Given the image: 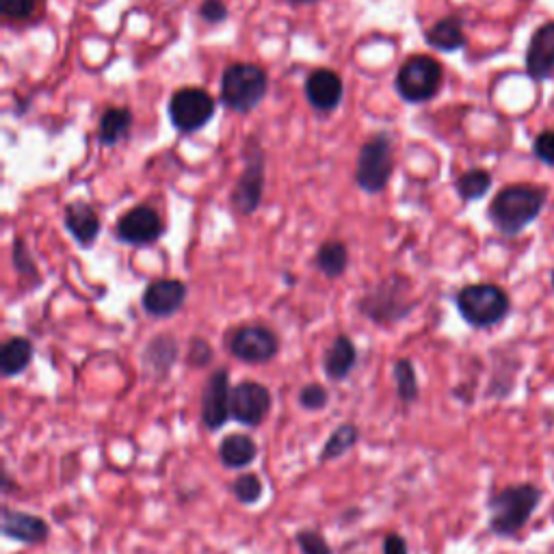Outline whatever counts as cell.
I'll return each mask as SVG.
<instances>
[{
  "label": "cell",
  "instance_id": "34",
  "mask_svg": "<svg viewBox=\"0 0 554 554\" xmlns=\"http://www.w3.org/2000/svg\"><path fill=\"white\" fill-rule=\"evenodd\" d=\"M210 360H213V349H210L208 342L202 338H193L189 347V364L195 368H202Z\"/></svg>",
  "mask_w": 554,
  "mask_h": 554
},
{
  "label": "cell",
  "instance_id": "1",
  "mask_svg": "<svg viewBox=\"0 0 554 554\" xmlns=\"http://www.w3.org/2000/svg\"><path fill=\"white\" fill-rule=\"evenodd\" d=\"M546 189L533 187V184H511L498 191L487 208L492 226L505 236H518L524 228H529L546 206Z\"/></svg>",
  "mask_w": 554,
  "mask_h": 554
},
{
  "label": "cell",
  "instance_id": "26",
  "mask_svg": "<svg viewBox=\"0 0 554 554\" xmlns=\"http://www.w3.org/2000/svg\"><path fill=\"white\" fill-rule=\"evenodd\" d=\"M176 355H178L176 340H171L169 336H158L150 342L148 349H145L143 360H145V366H150L156 373L165 375L171 368V364L176 362Z\"/></svg>",
  "mask_w": 554,
  "mask_h": 554
},
{
  "label": "cell",
  "instance_id": "17",
  "mask_svg": "<svg viewBox=\"0 0 554 554\" xmlns=\"http://www.w3.org/2000/svg\"><path fill=\"white\" fill-rule=\"evenodd\" d=\"M345 96V85L334 70H314L306 78V98L319 113H332Z\"/></svg>",
  "mask_w": 554,
  "mask_h": 554
},
{
  "label": "cell",
  "instance_id": "3",
  "mask_svg": "<svg viewBox=\"0 0 554 554\" xmlns=\"http://www.w3.org/2000/svg\"><path fill=\"white\" fill-rule=\"evenodd\" d=\"M457 310L470 327L487 329L507 319L511 299L496 284H470L457 293Z\"/></svg>",
  "mask_w": 554,
  "mask_h": 554
},
{
  "label": "cell",
  "instance_id": "39",
  "mask_svg": "<svg viewBox=\"0 0 554 554\" xmlns=\"http://www.w3.org/2000/svg\"><path fill=\"white\" fill-rule=\"evenodd\" d=\"M552 286H554V273H552Z\"/></svg>",
  "mask_w": 554,
  "mask_h": 554
},
{
  "label": "cell",
  "instance_id": "8",
  "mask_svg": "<svg viewBox=\"0 0 554 554\" xmlns=\"http://www.w3.org/2000/svg\"><path fill=\"white\" fill-rule=\"evenodd\" d=\"M215 115V100L200 87L178 89L169 100V120L180 133H195Z\"/></svg>",
  "mask_w": 554,
  "mask_h": 554
},
{
  "label": "cell",
  "instance_id": "27",
  "mask_svg": "<svg viewBox=\"0 0 554 554\" xmlns=\"http://www.w3.org/2000/svg\"><path fill=\"white\" fill-rule=\"evenodd\" d=\"M455 189L464 202L481 200L492 189V174L485 169H470L457 178Z\"/></svg>",
  "mask_w": 554,
  "mask_h": 554
},
{
  "label": "cell",
  "instance_id": "20",
  "mask_svg": "<svg viewBox=\"0 0 554 554\" xmlns=\"http://www.w3.org/2000/svg\"><path fill=\"white\" fill-rule=\"evenodd\" d=\"M355 364H358V349H355L353 340L349 336L340 334L325 351L323 368L327 379L345 381L353 373Z\"/></svg>",
  "mask_w": 554,
  "mask_h": 554
},
{
  "label": "cell",
  "instance_id": "2",
  "mask_svg": "<svg viewBox=\"0 0 554 554\" xmlns=\"http://www.w3.org/2000/svg\"><path fill=\"white\" fill-rule=\"evenodd\" d=\"M544 492L533 483H518L509 485L505 490L496 492L487 509H490V531L498 537H513L518 535L533 513L542 503Z\"/></svg>",
  "mask_w": 554,
  "mask_h": 554
},
{
  "label": "cell",
  "instance_id": "15",
  "mask_svg": "<svg viewBox=\"0 0 554 554\" xmlns=\"http://www.w3.org/2000/svg\"><path fill=\"white\" fill-rule=\"evenodd\" d=\"M187 284L180 280H156L143 293V310L154 319L174 316L187 301Z\"/></svg>",
  "mask_w": 554,
  "mask_h": 554
},
{
  "label": "cell",
  "instance_id": "21",
  "mask_svg": "<svg viewBox=\"0 0 554 554\" xmlns=\"http://www.w3.org/2000/svg\"><path fill=\"white\" fill-rule=\"evenodd\" d=\"M33 355H35V349L29 338L13 336L5 342L3 349H0V371H3L7 379L18 377L31 366Z\"/></svg>",
  "mask_w": 554,
  "mask_h": 554
},
{
  "label": "cell",
  "instance_id": "7",
  "mask_svg": "<svg viewBox=\"0 0 554 554\" xmlns=\"http://www.w3.org/2000/svg\"><path fill=\"white\" fill-rule=\"evenodd\" d=\"M407 280L403 275H390L375 286L362 301L360 310L373 323H394L412 312L414 303L407 301Z\"/></svg>",
  "mask_w": 554,
  "mask_h": 554
},
{
  "label": "cell",
  "instance_id": "29",
  "mask_svg": "<svg viewBox=\"0 0 554 554\" xmlns=\"http://www.w3.org/2000/svg\"><path fill=\"white\" fill-rule=\"evenodd\" d=\"M262 492H265V487H262L260 477L254 472H243L241 477H236L232 483V494L241 505L258 503L262 498Z\"/></svg>",
  "mask_w": 554,
  "mask_h": 554
},
{
  "label": "cell",
  "instance_id": "22",
  "mask_svg": "<svg viewBox=\"0 0 554 554\" xmlns=\"http://www.w3.org/2000/svg\"><path fill=\"white\" fill-rule=\"evenodd\" d=\"M427 42L435 50L442 52H455L466 46V33H464V22L457 16H448L435 22L431 29L427 31Z\"/></svg>",
  "mask_w": 554,
  "mask_h": 554
},
{
  "label": "cell",
  "instance_id": "23",
  "mask_svg": "<svg viewBox=\"0 0 554 554\" xmlns=\"http://www.w3.org/2000/svg\"><path fill=\"white\" fill-rule=\"evenodd\" d=\"M130 126H133V113L128 109H107L98 122V141L111 148L128 135Z\"/></svg>",
  "mask_w": 554,
  "mask_h": 554
},
{
  "label": "cell",
  "instance_id": "16",
  "mask_svg": "<svg viewBox=\"0 0 554 554\" xmlns=\"http://www.w3.org/2000/svg\"><path fill=\"white\" fill-rule=\"evenodd\" d=\"M0 526H3V535L7 539L26 546L44 544L50 535V526L44 518L33 516V513H26V511L11 509V507H3Z\"/></svg>",
  "mask_w": 554,
  "mask_h": 554
},
{
  "label": "cell",
  "instance_id": "36",
  "mask_svg": "<svg viewBox=\"0 0 554 554\" xmlns=\"http://www.w3.org/2000/svg\"><path fill=\"white\" fill-rule=\"evenodd\" d=\"M13 262H16V269H18L20 273H35L33 260H31L29 254H26V249H24V243H22V241L13 243Z\"/></svg>",
  "mask_w": 554,
  "mask_h": 554
},
{
  "label": "cell",
  "instance_id": "5",
  "mask_svg": "<svg viewBox=\"0 0 554 554\" xmlns=\"http://www.w3.org/2000/svg\"><path fill=\"white\" fill-rule=\"evenodd\" d=\"M394 171L392 137L379 133L368 139L358 154V169H355V182L366 193H381L388 187V180Z\"/></svg>",
  "mask_w": 554,
  "mask_h": 554
},
{
  "label": "cell",
  "instance_id": "9",
  "mask_svg": "<svg viewBox=\"0 0 554 554\" xmlns=\"http://www.w3.org/2000/svg\"><path fill=\"white\" fill-rule=\"evenodd\" d=\"M262 193H265V152L256 137H252L245 150V171L232 193V204L239 213L252 215L262 202Z\"/></svg>",
  "mask_w": 554,
  "mask_h": 554
},
{
  "label": "cell",
  "instance_id": "31",
  "mask_svg": "<svg viewBox=\"0 0 554 554\" xmlns=\"http://www.w3.org/2000/svg\"><path fill=\"white\" fill-rule=\"evenodd\" d=\"M295 542L301 554H334V548L325 542V537L319 531L301 529L295 535Z\"/></svg>",
  "mask_w": 554,
  "mask_h": 554
},
{
  "label": "cell",
  "instance_id": "28",
  "mask_svg": "<svg viewBox=\"0 0 554 554\" xmlns=\"http://www.w3.org/2000/svg\"><path fill=\"white\" fill-rule=\"evenodd\" d=\"M394 381H397V394L399 399L410 405L414 401H418L420 397V386H418V377L414 371V364L410 360H399L394 364Z\"/></svg>",
  "mask_w": 554,
  "mask_h": 554
},
{
  "label": "cell",
  "instance_id": "10",
  "mask_svg": "<svg viewBox=\"0 0 554 554\" xmlns=\"http://www.w3.org/2000/svg\"><path fill=\"white\" fill-rule=\"evenodd\" d=\"M273 407L271 390L258 381H241L232 388L230 416L243 427L256 429L267 420Z\"/></svg>",
  "mask_w": 554,
  "mask_h": 554
},
{
  "label": "cell",
  "instance_id": "14",
  "mask_svg": "<svg viewBox=\"0 0 554 554\" xmlns=\"http://www.w3.org/2000/svg\"><path fill=\"white\" fill-rule=\"evenodd\" d=\"M526 74L542 83L554 74V20L537 26L526 48Z\"/></svg>",
  "mask_w": 554,
  "mask_h": 554
},
{
  "label": "cell",
  "instance_id": "33",
  "mask_svg": "<svg viewBox=\"0 0 554 554\" xmlns=\"http://www.w3.org/2000/svg\"><path fill=\"white\" fill-rule=\"evenodd\" d=\"M533 154L548 167H554V128L539 133L533 143Z\"/></svg>",
  "mask_w": 554,
  "mask_h": 554
},
{
  "label": "cell",
  "instance_id": "4",
  "mask_svg": "<svg viewBox=\"0 0 554 554\" xmlns=\"http://www.w3.org/2000/svg\"><path fill=\"white\" fill-rule=\"evenodd\" d=\"M269 89L267 72L254 63H234L221 78V102L236 113L254 111Z\"/></svg>",
  "mask_w": 554,
  "mask_h": 554
},
{
  "label": "cell",
  "instance_id": "25",
  "mask_svg": "<svg viewBox=\"0 0 554 554\" xmlns=\"http://www.w3.org/2000/svg\"><path fill=\"white\" fill-rule=\"evenodd\" d=\"M316 267L327 277H340L349 267V249L340 241H327L316 254Z\"/></svg>",
  "mask_w": 554,
  "mask_h": 554
},
{
  "label": "cell",
  "instance_id": "37",
  "mask_svg": "<svg viewBox=\"0 0 554 554\" xmlns=\"http://www.w3.org/2000/svg\"><path fill=\"white\" fill-rule=\"evenodd\" d=\"M384 554H410L405 537L399 533H388L384 537Z\"/></svg>",
  "mask_w": 554,
  "mask_h": 554
},
{
  "label": "cell",
  "instance_id": "24",
  "mask_svg": "<svg viewBox=\"0 0 554 554\" xmlns=\"http://www.w3.org/2000/svg\"><path fill=\"white\" fill-rule=\"evenodd\" d=\"M360 442V429L353 422H342L340 427L334 429L327 442L323 444V451L319 455V461H334L345 457L351 448Z\"/></svg>",
  "mask_w": 554,
  "mask_h": 554
},
{
  "label": "cell",
  "instance_id": "11",
  "mask_svg": "<svg viewBox=\"0 0 554 554\" xmlns=\"http://www.w3.org/2000/svg\"><path fill=\"white\" fill-rule=\"evenodd\" d=\"M230 353L245 364H267L280 353V338L269 327L245 325L230 338Z\"/></svg>",
  "mask_w": 554,
  "mask_h": 554
},
{
  "label": "cell",
  "instance_id": "18",
  "mask_svg": "<svg viewBox=\"0 0 554 554\" xmlns=\"http://www.w3.org/2000/svg\"><path fill=\"white\" fill-rule=\"evenodd\" d=\"M219 461L228 470L249 468L258 459V444L247 433H230L219 442Z\"/></svg>",
  "mask_w": 554,
  "mask_h": 554
},
{
  "label": "cell",
  "instance_id": "30",
  "mask_svg": "<svg viewBox=\"0 0 554 554\" xmlns=\"http://www.w3.org/2000/svg\"><path fill=\"white\" fill-rule=\"evenodd\" d=\"M297 399L306 412H323L329 405V392L321 384H308L299 390Z\"/></svg>",
  "mask_w": 554,
  "mask_h": 554
},
{
  "label": "cell",
  "instance_id": "38",
  "mask_svg": "<svg viewBox=\"0 0 554 554\" xmlns=\"http://www.w3.org/2000/svg\"><path fill=\"white\" fill-rule=\"evenodd\" d=\"M286 3L295 5V7H303V5H312V3H319V0H286Z\"/></svg>",
  "mask_w": 554,
  "mask_h": 554
},
{
  "label": "cell",
  "instance_id": "6",
  "mask_svg": "<svg viewBox=\"0 0 554 554\" xmlns=\"http://www.w3.org/2000/svg\"><path fill=\"white\" fill-rule=\"evenodd\" d=\"M442 78L444 70L440 61H435L429 55H416L401 65L397 74V91L405 102H429L438 96Z\"/></svg>",
  "mask_w": 554,
  "mask_h": 554
},
{
  "label": "cell",
  "instance_id": "32",
  "mask_svg": "<svg viewBox=\"0 0 554 554\" xmlns=\"http://www.w3.org/2000/svg\"><path fill=\"white\" fill-rule=\"evenodd\" d=\"M42 0H0V11L7 20H26L35 16Z\"/></svg>",
  "mask_w": 554,
  "mask_h": 554
},
{
  "label": "cell",
  "instance_id": "12",
  "mask_svg": "<svg viewBox=\"0 0 554 554\" xmlns=\"http://www.w3.org/2000/svg\"><path fill=\"white\" fill-rule=\"evenodd\" d=\"M230 373L228 368H217V371L206 379L202 390V422L208 431H219L226 427L230 416Z\"/></svg>",
  "mask_w": 554,
  "mask_h": 554
},
{
  "label": "cell",
  "instance_id": "19",
  "mask_svg": "<svg viewBox=\"0 0 554 554\" xmlns=\"http://www.w3.org/2000/svg\"><path fill=\"white\" fill-rule=\"evenodd\" d=\"M65 228L78 245L91 247L100 236V217L94 208L85 202H74L65 208Z\"/></svg>",
  "mask_w": 554,
  "mask_h": 554
},
{
  "label": "cell",
  "instance_id": "35",
  "mask_svg": "<svg viewBox=\"0 0 554 554\" xmlns=\"http://www.w3.org/2000/svg\"><path fill=\"white\" fill-rule=\"evenodd\" d=\"M200 16L208 24H219L228 18V7L221 0H204L200 7Z\"/></svg>",
  "mask_w": 554,
  "mask_h": 554
},
{
  "label": "cell",
  "instance_id": "13",
  "mask_svg": "<svg viewBox=\"0 0 554 554\" xmlns=\"http://www.w3.org/2000/svg\"><path fill=\"white\" fill-rule=\"evenodd\" d=\"M165 232L161 215L150 206H135L117 221L115 236L126 245H150Z\"/></svg>",
  "mask_w": 554,
  "mask_h": 554
}]
</instances>
